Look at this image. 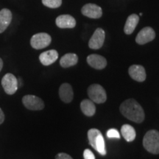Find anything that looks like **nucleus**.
Listing matches in <instances>:
<instances>
[{
  "label": "nucleus",
  "mask_w": 159,
  "mask_h": 159,
  "mask_svg": "<svg viewBox=\"0 0 159 159\" xmlns=\"http://www.w3.org/2000/svg\"><path fill=\"white\" fill-rule=\"evenodd\" d=\"M88 138L89 144L92 146L93 148L95 149L102 156L106 155L107 152L105 149V140L100 131L95 128L90 129L88 131Z\"/></svg>",
  "instance_id": "2"
},
{
  "label": "nucleus",
  "mask_w": 159,
  "mask_h": 159,
  "mask_svg": "<svg viewBox=\"0 0 159 159\" xmlns=\"http://www.w3.org/2000/svg\"><path fill=\"white\" fill-rule=\"evenodd\" d=\"M107 137L108 138H116V139H120V134H119V131L116 130V129H110V130H108L107 132Z\"/></svg>",
  "instance_id": "22"
},
{
  "label": "nucleus",
  "mask_w": 159,
  "mask_h": 159,
  "mask_svg": "<svg viewBox=\"0 0 159 159\" xmlns=\"http://www.w3.org/2000/svg\"><path fill=\"white\" fill-rule=\"evenodd\" d=\"M42 3L49 8H57L62 4V0H42Z\"/></svg>",
  "instance_id": "21"
},
{
  "label": "nucleus",
  "mask_w": 159,
  "mask_h": 159,
  "mask_svg": "<svg viewBox=\"0 0 159 159\" xmlns=\"http://www.w3.org/2000/svg\"><path fill=\"white\" fill-rule=\"evenodd\" d=\"M143 146L152 154H159V132L156 130H149L143 139Z\"/></svg>",
  "instance_id": "3"
},
{
  "label": "nucleus",
  "mask_w": 159,
  "mask_h": 159,
  "mask_svg": "<svg viewBox=\"0 0 159 159\" xmlns=\"http://www.w3.org/2000/svg\"><path fill=\"white\" fill-rule=\"evenodd\" d=\"M83 15L91 19H99L102 16V8L95 4H86L81 10Z\"/></svg>",
  "instance_id": "10"
},
{
  "label": "nucleus",
  "mask_w": 159,
  "mask_h": 159,
  "mask_svg": "<svg viewBox=\"0 0 159 159\" xmlns=\"http://www.w3.org/2000/svg\"><path fill=\"white\" fill-rule=\"evenodd\" d=\"M23 104L29 110L40 111L44 108L43 100L35 95H26L22 99Z\"/></svg>",
  "instance_id": "7"
},
{
  "label": "nucleus",
  "mask_w": 159,
  "mask_h": 159,
  "mask_svg": "<svg viewBox=\"0 0 159 159\" xmlns=\"http://www.w3.org/2000/svg\"><path fill=\"white\" fill-rule=\"evenodd\" d=\"M139 21V17L136 14H131L129 16L126 22H125L124 27V32L125 34L130 35L131 33H134L137 25H138Z\"/></svg>",
  "instance_id": "17"
},
{
  "label": "nucleus",
  "mask_w": 159,
  "mask_h": 159,
  "mask_svg": "<svg viewBox=\"0 0 159 159\" xmlns=\"http://www.w3.org/2000/svg\"><path fill=\"white\" fill-rule=\"evenodd\" d=\"M77 62H78V57L76 54L68 53L61 57V61H60V64L63 68H68V67L76 65Z\"/></svg>",
  "instance_id": "18"
},
{
  "label": "nucleus",
  "mask_w": 159,
  "mask_h": 159,
  "mask_svg": "<svg viewBox=\"0 0 159 159\" xmlns=\"http://www.w3.org/2000/svg\"><path fill=\"white\" fill-rule=\"evenodd\" d=\"M121 133H122L124 139L128 142H133L136 139V130H135L134 127H132L130 125H122V128H121Z\"/></svg>",
  "instance_id": "20"
},
{
  "label": "nucleus",
  "mask_w": 159,
  "mask_h": 159,
  "mask_svg": "<svg viewBox=\"0 0 159 159\" xmlns=\"http://www.w3.org/2000/svg\"><path fill=\"white\" fill-rule=\"evenodd\" d=\"M123 116L136 123H142L144 119V111L141 105L134 99H128L120 105Z\"/></svg>",
  "instance_id": "1"
},
{
  "label": "nucleus",
  "mask_w": 159,
  "mask_h": 159,
  "mask_svg": "<svg viewBox=\"0 0 159 159\" xmlns=\"http://www.w3.org/2000/svg\"><path fill=\"white\" fill-rule=\"evenodd\" d=\"M55 159H73V158H71L69 155L61 152V153H58L56 157H55Z\"/></svg>",
  "instance_id": "24"
},
{
  "label": "nucleus",
  "mask_w": 159,
  "mask_h": 159,
  "mask_svg": "<svg viewBox=\"0 0 159 159\" xmlns=\"http://www.w3.org/2000/svg\"><path fill=\"white\" fill-rule=\"evenodd\" d=\"M83 157H84V159H95L94 153L89 149H86V150H84V152H83Z\"/></svg>",
  "instance_id": "23"
},
{
  "label": "nucleus",
  "mask_w": 159,
  "mask_h": 159,
  "mask_svg": "<svg viewBox=\"0 0 159 159\" xmlns=\"http://www.w3.org/2000/svg\"><path fill=\"white\" fill-rule=\"evenodd\" d=\"M5 120V114H4L2 110L0 108V125L2 124Z\"/></svg>",
  "instance_id": "25"
},
{
  "label": "nucleus",
  "mask_w": 159,
  "mask_h": 159,
  "mask_svg": "<svg viewBox=\"0 0 159 159\" xmlns=\"http://www.w3.org/2000/svg\"><path fill=\"white\" fill-rule=\"evenodd\" d=\"M128 73L131 78L138 82H144L146 80V71L141 65L131 66L129 68Z\"/></svg>",
  "instance_id": "11"
},
{
  "label": "nucleus",
  "mask_w": 159,
  "mask_h": 159,
  "mask_svg": "<svg viewBox=\"0 0 159 159\" xmlns=\"http://www.w3.org/2000/svg\"><path fill=\"white\" fill-rule=\"evenodd\" d=\"M2 66H3V61L0 58V71H1L2 69Z\"/></svg>",
  "instance_id": "26"
},
{
  "label": "nucleus",
  "mask_w": 159,
  "mask_h": 159,
  "mask_svg": "<svg viewBox=\"0 0 159 159\" xmlns=\"http://www.w3.org/2000/svg\"><path fill=\"white\" fill-rule=\"evenodd\" d=\"M88 95L92 102L104 103L107 99V94L102 85L99 84H92L88 89Z\"/></svg>",
  "instance_id": "4"
},
{
  "label": "nucleus",
  "mask_w": 159,
  "mask_h": 159,
  "mask_svg": "<svg viewBox=\"0 0 159 159\" xmlns=\"http://www.w3.org/2000/svg\"><path fill=\"white\" fill-rule=\"evenodd\" d=\"M2 85L7 94L12 95L16 92L18 87V80L14 75L7 73L2 80Z\"/></svg>",
  "instance_id": "6"
},
{
  "label": "nucleus",
  "mask_w": 159,
  "mask_h": 159,
  "mask_svg": "<svg viewBox=\"0 0 159 159\" xmlns=\"http://www.w3.org/2000/svg\"><path fill=\"white\" fill-rule=\"evenodd\" d=\"M156 38V33L152 27H146L143 28L137 35L136 42L140 45L150 42Z\"/></svg>",
  "instance_id": "9"
},
{
  "label": "nucleus",
  "mask_w": 159,
  "mask_h": 159,
  "mask_svg": "<svg viewBox=\"0 0 159 159\" xmlns=\"http://www.w3.org/2000/svg\"><path fill=\"white\" fill-rule=\"evenodd\" d=\"M52 41L51 36L45 33H37L32 37L30 44L33 48L35 49H43L48 47Z\"/></svg>",
  "instance_id": "5"
},
{
  "label": "nucleus",
  "mask_w": 159,
  "mask_h": 159,
  "mask_svg": "<svg viewBox=\"0 0 159 159\" xmlns=\"http://www.w3.org/2000/svg\"><path fill=\"white\" fill-rule=\"evenodd\" d=\"M105 38V31L101 28H97L89 40V47L92 49H100L104 43Z\"/></svg>",
  "instance_id": "8"
},
{
  "label": "nucleus",
  "mask_w": 159,
  "mask_h": 159,
  "mask_svg": "<svg viewBox=\"0 0 159 159\" xmlns=\"http://www.w3.org/2000/svg\"><path fill=\"white\" fill-rule=\"evenodd\" d=\"M80 108L83 114L87 116H94L96 112V107L91 99H83L80 103Z\"/></svg>",
  "instance_id": "19"
},
{
  "label": "nucleus",
  "mask_w": 159,
  "mask_h": 159,
  "mask_svg": "<svg viewBox=\"0 0 159 159\" xmlns=\"http://www.w3.org/2000/svg\"><path fill=\"white\" fill-rule=\"evenodd\" d=\"M12 21V13L10 10L4 8L0 11V33H3Z\"/></svg>",
  "instance_id": "16"
},
{
  "label": "nucleus",
  "mask_w": 159,
  "mask_h": 159,
  "mask_svg": "<svg viewBox=\"0 0 159 159\" xmlns=\"http://www.w3.org/2000/svg\"><path fill=\"white\" fill-rule=\"evenodd\" d=\"M59 96L61 100L66 103H69L73 99L74 93L70 84L63 83L59 89Z\"/></svg>",
  "instance_id": "14"
},
{
  "label": "nucleus",
  "mask_w": 159,
  "mask_h": 159,
  "mask_svg": "<svg viewBox=\"0 0 159 159\" xmlns=\"http://www.w3.org/2000/svg\"><path fill=\"white\" fill-rule=\"evenodd\" d=\"M58 58V53L55 49L46 51L39 56V60L43 66H49L55 63Z\"/></svg>",
  "instance_id": "15"
},
{
  "label": "nucleus",
  "mask_w": 159,
  "mask_h": 159,
  "mask_svg": "<svg viewBox=\"0 0 159 159\" xmlns=\"http://www.w3.org/2000/svg\"><path fill=\"white\" fill-rule=\"evenodd\" d=\"M87 62L92 68L102 69L107 66V61L104 57L99 55L92 54L87 57Z\"/></svg>",
  "instance_id": "13"
},
{
  "label": "nucleus",
  "mask_w": 159,
  "mask_h": 159,
  "mask_svg": "<svg viewBox=\"0 0 159 159\" xmlns=\"http://www.w3.org/2000/svg\"><path fill=\"white\" fill-rule=\"evenodd\" d=\"M56 25L60 28H74L76 26V20L70 15H61L56 19Z\"/></svg>",
  "instance_id": "12"
}]
</instances>
